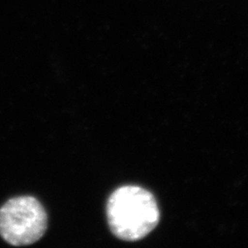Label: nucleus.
Here are the masks:
<instances>
[{
    "label": "nucleus",
    "instance_id": "f03ea898",
    "mask_svg": "<svg viewBox=\"0 0 248 248\" xmlns=\"http://www.w3.org/2000/svg\"><path fill=\"white\" fill-rule=\"evenodd\" d=\"M46 228L45 208L33 197L13 198L0 209V234L12 246L35 243L44 236Z\"/></svg>",
    "mask_w": 248,
    "mask_h": 248
},
{
    "label": "nucleus",
    "instance_id": "f257e3e1",
    "mask_svg": "<svg viewBox=\"0 0 248 248\" xmlns=\"http://www.w3.org/2000/svg\"><path fill=\"white\" fill-rule=\"evenodd\" d=\"M107 219L112 233L124 241L144 238L159 222L160 213L153 194L141 186L119 187L107 202Z\"/></svg>",
    "mask_w": 248,
    "mask_h": 248
}]
</instances>
